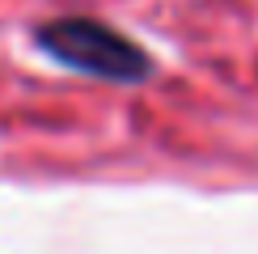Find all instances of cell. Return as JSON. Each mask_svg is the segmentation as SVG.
Instances as JSON below:
<instances>
[{"mask_svg":"<svg viewBox=\"0 0 258 254\" xmlns=\"http://www.w3.org/2000/svg\"><path fill=\"white\" fill-rule=\"evenodd\" d=\"M34 38L51 59H59L72 72H85V77L136 85L153 72V59L144 55V47H136L127 34L93 17H55L47 26H38Z\"/></svg>","mask_w":258,"mask_h":254,"instance_id":"6da1fadb","label":"cell"}]
</instances>
